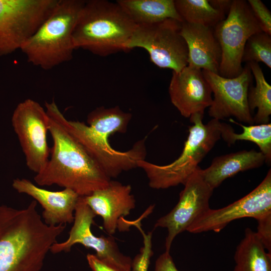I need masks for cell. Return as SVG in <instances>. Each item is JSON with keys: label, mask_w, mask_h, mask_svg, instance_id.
<instances>
[{"label": "cell", "mask_w": 271, "mask_h": 271, "mask_svg": "<svg viewBox=\"0 0 271 271\" xmlns=\"http://www.w3.org/2000/svg\"><path fill=\"white\" fill-rule=\"evenodd\" d=\"M74 224L69 232L67 239L55 243L50 251L54 253L69 252L72 246L79 243L92 248L100 260L119 271H131L132 259L124 255L111 236H96L91 230L96 216L86 204L84 196H80L74 211Z\"/></svg>", "instance_id": "11"}, {"label": "cell", "mask_w": 271, "mask_h": 271, "mask_svg": "<svg viewBox=\"0 0 271 271\" xmlns=\"http://www.w3.org/2000/svg\"><path fill=\"white\" fill-rule=\"evenodd\" d=\"M204 115L196 113L190 117L193 124L180 156L172 163L159 165L141 160L138 167L145 172L152 188L164 189L184 185L199 166L198 164L221 139L220 120L213 118L204 124Z\"/></svg>", "instance_id": "6"}, {"label": "cell", "mask_w": 271, "mask_h": 271, "mask_svg": "<svg viewBox=\"0 0 271 271\" xmlns=\"http://www.w3.org/2000/svg\"><path fill=\"white\" fill-rule=\"evenodd\" d=\"M131 116V113L123 111L118 106H100L89 113L88 125L66 119L69 131L110 179L123 171L138 167V162L145 160L146 138L123 152L115 150L108 142L111 135L126 131Z\"/></svg>", "instance_id": "3"}, {"label": "cell", "mask_w": 271, "mask_h": 271, "mask_svg": "<svg viewBox=\"0 0 271 271\" xmlns=\"http://www.w3.org/2000/svg\"><path fill=\"white\" fill-rule=\"evenodd\" d=\"M181 34L188 47V65L219 74L222 51L213 28L183 22Z\"/></svg>", "instance_id": "18"}, {"label": "cell", "mask_w": 271, "mask_h": 271, "mask_svg": "<svg viewBox=\"0 0 271 271\" xmlns=\"http://www.w3.org/2000/svg\"><path fill=\"white\" fill-rule=\"evenodd\" d=\"M172 103L186 118L196 113L204 115L212 102V90L201 69L187 65L172 71L169 86Z\"/></svg>", "instance_id": "15"}, {"label": "cell", "mask_w": 271, "mask_h": 271, "mask_svg": "<svg viewBox=\"0 0 271 271\" xmlns=\"http://www.w3.org/2000/svg\"><path fill=\"white\" fill-rule=\"evenodd\" d=\"M255 85H250L247 93L249 109L253 115L254 124L269 123L271 114V86L266 81L258 63H248Z\"/></svg>", "instance_id": "22"}, {"label": "cell", "mask_w": 271, "mask_h": 271, "mask_svg": "<svg viewBox=\"0 0 271 271\" xmlns=\"http://www.w3.org/2000/svg\"><path fill=\"white\" fill-rule=\"evenodd\" d=\"M271 213V171L249 193L228 205L217 209L209 208L187 228L199 233L209 231L219 232L236 219L251 217L256 220Z\"/></svg>", "instance_id": "12"}, {"label": "cell", "mask_w": 271, "mask_h": 271, "mask_svg": "<svg viewBox=\"0 0 271 271\" xmlns=\"http://www.w3.org/2000/svg\"><path fill=\"white\" fill-rule=\"evenodd\" d=\"M181 23L168 19L155 23L137 25L126 44V51L141 48L158 67L179 72L188 65V50L181 34Z\"/></svg>", "instance_id": "7"}, {"label": "cell", "mask_w": 271, "mask_h": 271, "mask_svg": "<svg viewBox=\"0 0 271 271\" xmlns=\"http://www.w3.org/2000/svg\"><path fill=\"white\" fill-rule=\"evenodd\" d=\"M49 131L53 140L51 157L34 177L39 186L57 185L87 196L106 187L110 179L68 129L66 118L55 100L45 102Z\"/></svg>", "instance_id": "1"}, {"label": "cell", "mask_w": 271, "mask_h": 271, "mask_svg": "<svg viewBox=\"0 0 271 271\" xmlns=\"http://www.w3.org/2000/svg\"><path fill=\"white\" fill-rule=\"evenodd\" d=\"M261 30L271 36V13L260 0L247 1Z\"/></svg>", "instance_id": "27"}, {"label": "cell", "mask_w": 271, "mask_h": 271, "mask_svg": "<svg viewBox=\"0 0 271 271\" xmlns=\"http://www.w3.org/2000/svg\"><path fill=\"white\" fill-rule=\"evenodd\" d=\"M242 62H262L271 68V36L260 31L247 40L243 52Z\"/></svg>", "instance_id": "25"}, {"label": "cell", "mask_w": 271, "mask_h": 271, "mask_svg": "<svg viewBox=\"0 0 271 271\" xmlns=\"http://www.w3.org/2000/svg\"><path fill=\"white\" fill-rule=\"evenodd\" d=\"M213 30L222 51L219 75L228 78L235 77L243 69L242 57L247 40L252 35L262 31L247 2L232 0L226 18Z\"/></svg>", "instance_id": "9"}, {"label": "cell", "mask_w": 271, "mask_h": 271, "mask_svg": "<svg viewBox=\"0 0 271 271\" xmlns=\"http://www.w3.org/2000/svg\"><path fill=\"white\" fill-rule=\"evenodd\" d=\"M265 162V157L260 151L242 150L215 157L202 173L205 181L214 190L227 178L258 168Z\"/></svg>", "instance_id": "19"}, {"label": "cell", "mask_w": 271, "mask_h": 271, "mask_svg": "<svg viewBox=\"0 0 271 271\" xmlns=\"http://www.w3.org/2000/svg\"><path fill=\"white\" fill-rule=\"evenodd\" d=\"M13 187L18 193L27 194L38 202L44 210L42 217L48 225L71 223L80 196L71 189L52 191L41 188L26 179H14Z\"/></svg>", "instance_id": "17"}, {"label": "cell", "mask_w": 271, "mask_h": 271, "mask_svg": "<svg viewBox=\"0 0 271 271\" xmlns=\"http://www.w3.org/2000/svg\"><path fill=\"white\" fill-rule=\"evenodd\" d=\"M136 26L116 2L85 1L73 34L75 49L101 57L127 52Z\"/></svg>", "instance_id": "4"}, {"label": "cell", "mask_w": 271, "mask_h": 271, "mask_svg": "<svg viewBox=\"0 0 271 271\" xmlns=\"http://www.w3.org/2000/svg\"><path fill=\"white\" fill-rule=\"evenodd\" d=\"M154 271H179L170 252L165 251L157 259Z\"/></svg>", "instance_id": "29"}, {"label": "cell", "mask_w": 271, "mask_h": 271, "mask_svg": "<svg viewBox=\"0 0 271 271\" xmlns=\"http://www.w3.org/2000/svg\"><path fill=\"white\" fill-rule=\"evenodd\" d=\"M209 2L214 8L227 16L231 8L232 0H209Z\"/></svg>", "instance_id": "31"}, {"label": "cell", "mask_w": 271, "mask_h": 271, "mask_svg": "<svg viewBox=\"0 0 271 271\" xmlns=\"http://www.w3.org/2000/svg\"><path fill=\"white\" fill-rule=\"evenodd\" d=\"M176 9L184 22L214 28L226 18L214 8L209 0H175Z\"/></svg>", "instance_id": "24"}, {"label": "cell", "mask_w": 271, "mask_h": 271, "mask_svg": "<svg viewBox=\"0 0 271 271\" xmlns=\"http://www.w3.org/2000/svg\"><path fill=\"white\" fill-rule=\"evenodd\" d=\"M136 227L140 231L143 237L144 246L140 252L132 260L131 271H148L150 259L153 254L152 250V232L146 234L141 227V224L138 223Z\"/></svg>", "instance_id": "26"}, {"label": "cell", "mask_w": 271, "mask_h": 271, "mask_svg": "<svg viewBox=\"0 0 271 271\" xmlns=\"http://www.w3.org/2000/svg\"><path fill=\"white\" fill-rule=\"evenodd\" d=\"M256 220L258 224L256 233L266 250L271 253V213Z\"/></svg>", "instance_id": "28"}, {"label": "cell", "mask_w": 271, "mask_h": 271, "mask_svg": "<svg viewBox=\"0 0 271 271\" xmlns=\"http://www.w3.org/2000/svg\"><path fill=\"white\" fill-rule=\"evenodd\" d=\"M116 2L137 26L168 19L183 22L176 9L174 0H117Z\"/></svg>", "instance_id": "20"}, {"label": "cell", "mask_w": 271, "mask_h": 271, "mask_svg": "<svg viewBox=\"0 0 271 271\" xmlns=\"http://www.w3.org/2000/svg\"><path fill=\"white\" fill-rule=\"evenodd\" d=\"M84 199L94 213L102 217L104 228L110 235L136 206L131 186L111 180L106 187L94 191Z\"/></svg>", "instance_id": "16"}, {"label": "cell", "mask_w": 271, "mask_h": 271, "mask_svg": "<svg viewBox=\"0 0 271 271\" xmlns=\"http://www.w3.org/2000/svg\"><path fill=\"white\" fill-rule=\"evenodd\" d=\"M202 71L213 93L209 115L218 120L233 116L240 122L253 125V116L247 103L248 91L252 81L248 64L243 67L239 75L231 78L207 70Z\"/></svg>", "instance_id": "13"}, {"label": "cell", "mask_w": 271, "mask_h": 271, "mask_svg": "<svg viewBox=\"0 0 271 271\" xmlns=\"http://www.w3.org/2000/svg\"><path fill=\"white\" fill-rule=\"evenodd\" d=\"M84 0H59L56 7L21 48L28 62L48 70L71 60L73 34Z\"/></svg>", "instance_id": "5"}, {"label": "cell", "mask_w": 271, "mask_h": 271, "mask_svg": "<svg viewBox=\"0 0 271 271\" xmlns=\"http://www.w3.org/2000/svg\"><path fill=\"white\" fill-rule=\"evenodd\" d=\"M12 123L28 168L37 174L47 164L50 154L47 138L49 118L46 109L34 100L26 99L15 109Z\"/></svg>", "instance_id": "10"}, {"label": "cell", "mask_w": 271, "mask_h": 271, "mask_svg": "<svg viewBox=\"0 0 271 271\" xmlns=\"http://www.w3.org/2000/svg\"><path fill=\"white\" fill-rule=\"evenodd\" d=\"M233 271H271V253L265 249L256 232L246 228L236 247Z\"/></svg>", "instance_id": "21"}, {"label": "cell", "mask_w": 271, "mask_h": 271, "mask_svg": "<svg viewBox=\"0 0 271 271\" xmlns=\"http://www.w3.org/2000/svg\"><path fill=\"white\" fill-rule=\"evenodd\" d=\"M86 258L88 263L92 271H119L103 262L97 258L95 255L88 254Z\"/></svg>", "instance_id": "30"}, {"label": "cell", "mask_w": 271, "mask_h": 271, "mask_svg": "<svg viewBox=\"0 0 271 271\" xmlns=\"http://www.w3.org/2000/svg\"><path fill=\"white\" fill-rule=\"evenodd\" d=\"M34 200L18 209L0 205V271H40L66 224L47 225Z\"/></svg>", "instance_id": "2"}, {"label": "cell", "mask_w": 271, "mask_h": 271, "mask_svg": "<svg viewBox=\"0 0 271 271\" xmlns=\"http://www.w3.org/2000/svg\"><path fill=\"white\" fill-rule=\"evenodd\" d=\"M199 166L188 178L184 188L180 192L176 205L166 215L160 218L155 228L167 229L166 251L170 250L174 238L179 233L187 230L191 224L209 207V200L213 189L203 179Z\"/></svg>", "instance_id": "14"}, {"label": "cell", "mask_w": 271, "mask_h": 271, "mask_svg": "<svg viewBox=\"0 0 271 271\" xmlns=\"http://www.w3.org/2000/svg\"><path fill=\"white\" fill-rule=\"evenodd\" d=\"M230 121L242 127V132L240 133H236L230 125L222 122L221 138L228 146L234 144L237 141H247L255 143L259 147L260 152L265 157V163L270 164L271 162V123L246 126L237 123L233 119H230Z\"/></svg>", "instance_id": "23"}, {"label": "cell", "mask_w": 271, "mask_h": 271, "mask_svg": "<svg viewBox=\"0 0 271 271\" xmlns=\"http://www.w3.org/2000/svg\"><path fill=\"white\" fill-rule=\"evenodd\" d=\"M58 0H0V56L21 49Z\"/></svg>", "instance_id": "8"}]
</instances>
